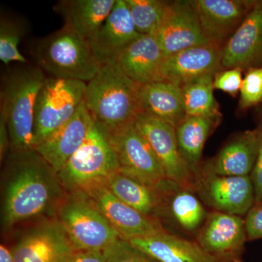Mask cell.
Here are the masks:
<instances>
[{"label": "cell", "mask_w": 262, "mask_h": 262, "mask_svg": "<svg viewBox=\"0 0 262 262\" xmlns=\"http://www.w3.org/2000/svg\"><path fill=\"white\" fill-rule=\"evenodd\" d=\"M5 161L1 211L5 229L58 208L65 189L56 172L35 150L10 151Z\"/></svg>", "instance_id": "1"}, {"label": "cell", "mask_w": 262, "mask_h": 262, "mask_svg": "<svg viewBox=\"0 0 262 262\" xmlns=\"http://www.w3.org/2000/svg\"><path fill=\"white\" fill-rule=\"evenodd\" d=\"M141 88L117 63H108L87 82L84 102L94 120L114 133L134 123L141 114Z\"/></svg>", "instance_id": "2"}, {"label": "cell", "mask_w": 262, "mask_h": 262, "mask_svg": "<svg viewBox=\"0 0 262 262\" xmlns=\"http://www.w3.org/2000/svg\"><path fill=\"white\" fill-rule=\"evenodd\" d=\"M47 78L37 65L21 64L5 74L0 91V117L9 131L11 149H34V108Z\"/></svg>", "instance_id": "3"}, {"label": "cell", "mask_w": 262, "mask_h": 262, "mask_svg": "<svg viewBox=\"0 0 262 262\" xmlns=\"http://www.w3.org/2000/svg\"><path fill=\"white\" fill-rule=\"evenodd\" d=\"M36 65L52 77L89 82L101 64L91 42L63 27L38 39L32 48Z\"/></svg>", "instance_id": "4"}, {"label": "cell", "mask_w": 262, "mask_h": 262, "mask_svg": "<svg viewBox=\"0 0 262 262\" xmlns=\"http://www.w3.org/2000/svg\"><path fill=\"white\" fill-rule=\"evenodd\" d=\"M119 170L111 132L101 122L94 120L83 144L58 172V177L67 192H84L105 184Z\"/></svg>", "instance_id": "5"}, {"label": "cell", "mask_w": 262, "mask_h": 262, "mask_svg": "<svg viewBox=\"0 0 262 262\" xmlns=\"http://www.w3.org/2000/svg\"><path fill=\"white\" fill-rule=\"evenodd\" d=\"M68 193L57 210V220L77 251L102 252L121 237L85 193Z\"/></svg>", "instance_id": "6"}, {"label": "cell", "mask_w": 262, "mask_h": 262, "mask_svg": "<svg viewBox=\"0 0 262 262\" xmlns=\"http://www.w3.org/2000/svg\"><path fill=\"white\" fill-rule=\"evenodd\" d=\"M86 82L47 77L34 108V149L73 116L83 103Z\"/></svg>", "instance_id": "7"}, {"label": "cell", "mask_w": 262, "mask_h": 262, "mask_svg": "<svg viewBox=\"0 0 262 262\" xmlns=\"http://www.w3.org/2000/svg\"><path fill=\"white\" fill-rule=\"evenodd\" d=\"M120 170L146 185L162 189L169 182L149 143L134 123L111 133Z\"/></svg>", "instance_id": "8"}, {"label": "cell", "mask_w": 262, "mask_h": 262, "mask_svg": "<svg viewBox=\"0 0 262 262\" xmlns=\"http://www.w3.org/2000/svg\"><path fill=\"white\" fill-rule=\"evenodd\" d=\"M194 192L211 211L239 216L247 214L255 203L251 177H227L199 170Z\"/></svg>", "instance_id": "9"}, {"label": "cell", "mask_w": 262, "mask_h": 262, "mask_svg": "<svg viewBox=\"0 0 262 262\" xmlns=\"http://www.w3.org/2000/svg\"><path fill=\"white\" fill-rule=\"evenodd\" d=\"M194 239L215 262H243L248 241L244 219L209 211Z\"/></svg>", "instance_id": "10"}, {"label": "cell", "mask_w": 262, "mask_h": 262, "mask_svg": "<svg viewBox=\"0 0 262 262\" xmlns=\"http://www.w3.org/2000/svg\"><path fill=\"white\" fill-rule=\"evenodd\" d=\"M135 125L154 151L166 178L194 190L195 176L179 152L176 127L143 113L136 117Z\"/></svg>", "instance_id": "11"}, {"label": "cell", "mask_w": 262, "mask_h": 262, "mask_svg": "<svg viewBox=\"0 0 262 262\" xmlns=\"http://www.w3.org/2000/svg\"><path fill=\"white\" fill-rule=\"evenodd\" d=\"M11 250L15 262H70L77 251L57 218L29 228Z\"/></svg>", "instance_id": "12"}, {"label": "cell", "mask_w": 262, "mask_h": 262, "mask_svg": "<svg viewBox=\"0 0 262 262\" xmlns=\"http://www.w3.org/2000/svg\"><path fill=\"white\" fill-rule=\"evenodd\" d=\"M154 36L165 57L208 43L190 0L168 1L163 20Z\"/></svg>", "instance_id": "13"}, {"label": "cell", "mask_w": 262, "mask_h": 262, "mask_svg": "<svg viewBox=\"0 0 262 262\" xmlns=\"http://www.w3.org/2000/svg\"><path fill=\"white\" fill-rule=\"evenodd\" d=\"M83 192L92 200L122 239L129 241L166 229L159 220L143 214L120 201L104 184L89 188Z\"/></svg>", "instance_id": "14"}, {"label": "cell", "mask_w": 262, "mask_h": 262, "mask_svg": "<svg viewBox=\"0 0 262 262\" xmlns=\"http://www.w3.org/2000/svg\"><path fill=\"white\" fill-rule=\"evenodd\" d=\"M254 3L248 0H190L208 42L223 48Z\"/></svg>", "instance_id": "15"}, {"label": "cell", "mask_w": 262, "mask_h": 262, "mask_svg": "<svg viewBox=\"0 0 262 262\" xmlns=\"http://www.w3.org/2000/svg\"><path fill=\"white\" fill-rule=\"evenodd\" d=\"M223 47L208 42L188 48L164 58L160 72V81H166L182 87L206 75H215L223 70Z\"/></svg>", "instance_id": "16"}, {"label": "cell", "mask_w": 262, "mask_h": 262, "mask_svg": "<svg viewBox=\"0 0 262 262\" xmlns=\"http://www.w3.org/2000/svg\"><path fill=\"white\" fill-rule=\"evenodd\" d=\"M222 69L244 72L262 67V0L252 8L223 48Z\"/></svg>", "instance_id": "17"}, {"label": "cell", "mask_w": 262, "mask_h": 262, "mask_svg": "<svg viewBox=\"0 0 262 262\" xmlns=\"http://www.w3.org/2000/svg\"><path fill=\"white\" fill-rule=\"evenodd\" d=\"M94 120L83 101L70 120L36 146L34 150L58 174L83 144Z\"/></svg>", "instance_id": "18"}, {"label": "cell", "mask_w": 262, "mask_h": 262, "mask_svg": "<svg viewBox=\"0 0 262 262\" xmlns=\"http://www.w3.org/2000/svg\"><path fill=\"white\" fill-rule=\"evenodd\" d=\"M140 35L125 0H116L91 46L101 66L116 63L122 51Z\"/></svg>", "instance_id": "19"}, {"label": "cell", "mask_w": 262, "mask_h": 262, "mask_svg": "<svg viewBox=\"0 0 262 262\" xmlns=\"http://www.w3.org/2000/svg\"><path fill=\"white\" fill-rule=\"evenodd\" d=\"M259 140L258 127L236 134L215 157L202 164L201 170L227 177L251 176L257 158Z\"/></svg>", "instance_id": "20"}, {"label": "cell", "mask_w": 262, "mask_h": 262, "mask_svg": "<svg viewBox=\"0 0 262 262\" xmlns=\"http://www.w3.org/2000/svg\"><path fill=\"white\" fill-rule=\"evenodd\" d=\"M208 212L193 189L170 181L164 189L163 204L158 220L162 224L163 221L170 222L182 232L196 235Z\"/></svg>", "instance_id": "21"}, {"label": "cell", "mask_w": 262, "mask_h": 262, "mask_svg": "<svg viewBox=\"0 0 262 262\" xmlns=\"http://www.w3.org/2000/svg\"><path fill=\"white\" fill-rule=\"evenodd\" d=\"M127 241L157 262H215L195 239L184 238L167 229Z\"/></svg>", "instance_id": "22"}, {"label": "cell", "mask_w": 262, "mask_h": 262, "mask_svg": "<svg viewBox=\"0 0 262 262\" xmlns=\"http://www.w3.org/2000/svg\"><path fill=\"white\" fill-rule=\"evenodd\" d=\"M165 58L154 35L141 34L120 53L116 63L124 73L140 85L160 81Z\"/></svg>", "instance_id": "23"}, {"label": "cell", "mask_w": 262, "mask_h": 262, "mask_svg": "<svg viewBox=\"0 0 262 262\" xmlns=\"http://www.w3.org/2000/svg\"><path fill=\"white\" fill-rule=\"evenodd\" d=\"M115 3L116 0H61L53 9L64 20L63 27L91 42Z\"/></svg>", "instance_id": "24"}, {"label": "cell", "mask_w": 262, "mask_h": 262, "mask_svg": "<svg viewBox=\"0 0 262 262\" xmlns=\"http://www.w3.org/2000/svg\"><path fill=\"white\" fill-rule=\"evenodd\" d=\"M141 113L156 117L177 127L187 115L182 89L166 81L141 85Z\"/></svg>", "instance_id": "25"}, {"label": "cell", "mask_w": 262, "mask_h": 262, "mask_svg": "<svg viewBox=\"0 0 262 262\" xmlns=\"http://www.w3.org/2000/svg\"><path fill=\"white\" fill-rule=\"evenodd\" d=\"M222 117L187 115L176 127L179 152L194 176L202 166V155L208 137Z\"/></svg>", "instance_id": "26"}, {"label": "cell", "mask_w": 262, "mask_h": 262, "mask_svg": "<svg viewBox=\"0 0 262 262\" xmlns=\"http://www.w3.org/2000/svg\"><path fill=\"white\" fill-rule=\"evenodd\" d=\"M104 184L110 192L127 206L158 220L163 204L164 188L167 184L162 189H157L120 171L112 175Z\"/></svg>", "instance_id": "27"}, {"label": "cell", "mask_w": 262, "mask_h": 262, "mask_svg": "<svg viewBox=\"0 0 262 262\" xmlns=\"http://www.w3.org/2000/svg\"><path fill=\"white\" fill-rule=\"evenodd\" d=\"M214 75H206L181 87L186 115L189 116L222 117L214 97Z\"/></svg>", "instance_id": "28"}, {"label": "cell", "mask_w": 262, "mask_h": 262, "mask_svg": "<svg viewBox=\"0 0 262 262\" xmlns=\"http://www.w3.org/2000/svg\"><path fill=\"white\" fill-rule=\"evenodd\" d=\"M138 32L154 35L163 20L168 1L125 0Z\"/></svg>", "instance_id": "29"}, {"label": "cell", "mask_w": 262, "mask_h": 262, "mask_svg": "<svg viewBox=\"0 0 262 262\" xmlns=\"http://www.w3.org/2000/svg\"><path fill=\"white\" fill-rule=\"evenodd\" d=\"M26 33V26L20 19L9 15L0 18V60L5 65L11 62L29 63L20 53L18 45Z\"/></svg>", "instance_id": "30"}, {"label": "cell", "mask_w": 262, "mask_h": 262, "mask_svg": "<svg viewBox=\"0 0 262 262\" xmlns=\"http://www.w3.org/2000/svg\"><path fill=\"white\" fill-rule=\"evenodd\" d=\"M106 262H157L122 237L102 251Z\"/></svg>", "instance_id": "31"}, {"label": "cell", "mask_w": 262, "mask_h": 262, "mask_svg": "<svg viewBox=\"0 0 262 262\" xmlns=\"http://www.w3.org/2000/svg\"><path fill=\"white\" fill-rule=\"evenodd\" d=\"M239 108L247 110L262 101V67L246 72L241 87Z\"/></svg>", "instance_id": "32"}, {"label": "cell", "mask_w": 262, "mask_h": 262, "mask_svg": "<svg viewBox=\"0 0 262 262\" xmlns=\"http://www.w3.org/2000/svg\"><path fill=\"white\" fill-rule=\"evenodd\" d=\"M243 71L239 69H229L217 72L213 77L214 89L235 96L242 87Z\"/></svg>", "instance_id": "33"}, {"label": "cell", "mask_w": 262, "mask_h": 262, "mask_svg": "<svg viewBox=\"0 0 262 262\" xmlns=\"http://www.w3.org/2000/svg\"><path fill=\"white\" fill-rule=\"evenodd\" d=\"M244 220L248 241L261 239L262 203H254Z\"/></svg>", "instance_id": "34"}, {"label": "cell", "mask_w": 262, "mask_h": 262, "mask_svg": "<svg viewBox=\"0 0 262 262\" xmlns=\"http://www.w3.org/2000/svg\"><path fill=\"white\" fill-rule=\"evenodd\" d=\"M260 129V140L257 158L251 173V179L254 189L255 203H262V123Z\"/></svg>", "instance_id": "35"}, {"label": "cell", "mask_w": 262, "mask_h": 262, "mask_svg": "<svg viewBox=\"0 0 262 262\" xmlns=\"http://www.w3.org/2000/svg\"><path fill=\"white\" fill-rule=\"evenodd\" d=\"M11 149L9 131L4 119L0 117V160L5 161Z\"/></svg>", "instance_id": "36"}, {"label": "cell", "mask_w": 262, "mask_h": 262, "mask_svg": "<svg viewBox=\"0 0 262 262\" xmlns=\"http://www.w3.org/2000/svg\"><path fill=\"white\" fill-rule=\"evenodd\" d=\"M70 262H106L100 251H77Z\"/></svg>", "instance_id": "37"}, {"label": "cell", "mask_w": 262, "mask_h": 262, "mask_svg": "<svg viewBox=\"0 0 262 262\" xmlns=\"http://www.w3.org/2000/svg\"><path fill=\"white\" fill-rule=\"evenodd\" d=\"M0 262H15L12 250L3 244L0 246Z\"/></svg>", "instance_id": "38"}]
</instances>
